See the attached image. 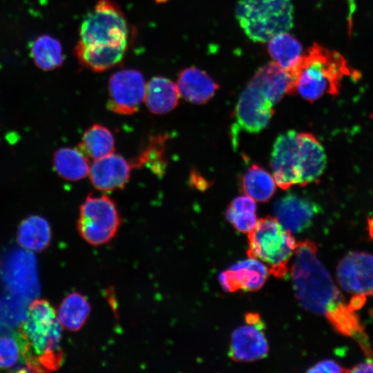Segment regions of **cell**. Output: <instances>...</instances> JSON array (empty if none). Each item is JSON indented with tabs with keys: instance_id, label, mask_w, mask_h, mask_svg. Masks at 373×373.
Returning a JSON list of instances; mask_svg holds the SVG:
<instances>
[{
	"instance_id": "6da1fadb",
	"label": "cell",
	"mask_w": 373,
	"mask_h": 373,
	"mask_svg": "<svg viewBox=\"0 0 373 373\" xmlns=\"http://www.w3.org/2000/svg\"><path fill=\"white\" fill-rule=\"evenodd\" d=\"M128 36L127 22L119 7L110 0H99L81 23L75 55L83 66L105 71L123 59Z\"/></svg>"
},
{
	"instance_id": "7a4b0ae2",
	"label": "cell",
	"mask_w": 373,
	"mask_h": 373,
	"mask_svg": "<svg viewBox=\"0 0 373 373\" xmlns=\"http://www.w3.org/2000/svg\"><path fill=\"white\" fill-rule=\"evenodd\" d=\"M17 334L26 372H50L60 367L64 358L62 327L48 300L36 299L30 303Z\"/></svg>"
},
{
	"instance_id": "3957f363",
	"label": "cell",
	"mask_w": 373,
	"mask_h": 373,
	"mask_svg": "<svg viewBox=\"0 0 373 373\" xmlns=\"http://www.w3.org/2000/svg\"><path fill=\"white\" fill-rule=\"evenodd\" d=\"M291 268L293 288L299 303L307 311L325 315L341 300L329 273L317 256L314 242H296Z\"/></svg>"
},
{
	"instance_id": "277c9868",
	"label": "cell",
	"mask_w": 373,
	"mask_h": 373,
	"mask_svg": "<svg viewBox=\"0 0 373 373\" xmlns=\"http://www.w3.org/2000/svg\"><path fill=\"white\" fill-rule=\"evenodd\" d=\"M295 91L313 102L325 93L337 95L345 77L356 75L339 52L313 44L291 72Z\"/></svg>"
},
{
	"instance_id": "5b68a950",
	"label": "cell",
	"mask_w": 373,
	"mask_h": 373,
	"mask_svg": "<svg viewBox=\"0 0 373 373\" xmlns=\"http://www.w3.org/2000/svg\"><path fill=\"white\" fill-rule=\"evenodd\" d=\"M235 13L245 35L255 42H267L294 25L291 0H240Z\"/></svg>"
},
{
	"instance_id": "8992f818",
	"label": "cell",
	"mask_w": 373,
	"mask_h": 373,
	"mask_svg": "<svg viewBox=\"0 0 373 373\" xmlns=\"http://www.w3.org/2000/svg\"><path fill=\"white\" fill-rule=\"evenodd\" d=\"M296 242L291 232L272 217L258 220L248 233L249 258L263 262L269 274L282 278L287 273V264L295 252Z\"/></svg>"
},
{
	"instance_id": "52a82bcc",
	"label": "cell",
	"mask_w": 373,
	"mask_h": 373,
	"mask_svg": "<svg viewBox=\"0 0 373 373\" xmlns=\"http://www.w3.org/2000/svg\"><path fill=\"white\" fill-rule=\"evenodd\" d=\"M121 218L115 202L106 195H88L79 208L77 230L89 245L109 242L117 233Z\"/></svg>"
},
{
	"instance_id": "ba28073f",
	"label": "cell",
	"mask_w": 373,
	"mask_h": 373,
	"mask_svg": "<svg viewBox=\"0 0 373 373\" xmlns=\"http://www.w3.org/2000/svg\"><path fill=\"white\" fill-rule=\"evenodd\" d=\"M1 278L7 290L25 302L39 294L37 260L29 250L19 249L10 253L4 260Z\"/></svg>"
},
{
	"instance_id": "9c48e42d",
	"label": "cell",
	"mask_w": 373,
	"mask_h": 373,
	"mask_svg": "<svg viewBox=\"0 0 373 373\" xmlns=\"http://www.w3.org/2000/svg\"><path fill=\"white\" fill-rule=\"evenodd\" d=\"M146 83L142 74L134 69L113 73L108 80L107 108L121 115H132L144 102Z\"/></svg>"
},
{
	"instance_id": "30bf717a",
	"label": "cell",
	"mask_w": 373,
	"mask_h": 373,
	"mask_svg": "<svg viewBox=\"0 0 373 373\" xmlns=\"http://www.w3.org/2000/svg\"><path fill=\"white\" fill-rule=\"evenodd\" d=\"M246 324L233 332L229 355L236 362H251L265 357L269 345L264 333L265 325L260 316L247 313Z\"/></svg>"
},
{
	"instance_id": "8fae6325",
	"label": "cell",
	"mask_w": 373,
	"mask_h": 373,
	"mask_svg": "<svg viewBox=\"0 0 373 373\" xmlns=\"http://www.w3.org/2000/svg\"><path fill=\"white\" fill-rule=\"evenodd\" d=\"M274 106L252 78L241 93L236 107L238 127L248 133L260 132L268 125Z\"/></svg>"
},
{
	"instance_id": "7c38bea8",
	"label": "cell",
	"mask_w": 373,
	"mask_h": 373,
	"mask_svg": "<svg viewBox=\"0 0 373 373\" xmlns=\"http://www.w3.org/2000/svg\"><path fill=\"white\" fill-rule=\"evenodd\" d=\"M298 133L289 131L279 135L273 146L271 166L276 183L287 189L300 183Z\"/></svg>"
},
{
	"instance_id": "4fadbf2b",
	"label": "cell",
	"mask_w": 373,
	"mask_h": 373,
	"mask_svg": "<svg viewBox=\"0 0 373 373\" xmlns=\"http://www.w3.org/2000/svg\"><path fill=\"white\" fill-rule=\"evenodd\" d=\"M336 278L341 287L354 294H373V254L350 251L339 261Z\"/></svg>"
},
{
	"instance_id": "5bb4252c",
	"label": "cell",
	"mask_w": 373,
	"mask_h": 373,
	"mask_svg": "<svg viewBox=\"0 0 373 373\" xmlns=\"http://www.w3.org/2000/svg\"><path fill=\"white\" fill-rule=\"evenodd\" d=\"M131 169V162L121 155L113 153L94 160L90 166L88 175L96 189L110 193L124 188L129 180Z\"/></svg>"
},
{
	"instance_id": "9a60e30c",
	"label": "cell",
	"mask_w": 373,
	"mask_h": 373,
	"mask_svg": "<svg viewBox=\"0 0 373 373\" xmlns=\"http://www.w3.org/2000/svg\"><path fill=\"white\" fill-rule=\"evenodd\" d=\"M269 274L267 266L252 258L239 261L220 273L218 280L228 292L255 291L262 288Z\"/></svg>"
},
{
	"instance_id": "2e32d148",
	"label": "cell",
	"mask_w": 373,
	"mask_h": 373,
	"mask_svg": "<svg viewBox=\"0 0 373 373\" xmlns=\"http://www.w3.org/2000/svg\"><path fill=\"white\" fill-rule=\"evenodd\" d=\"M320 207L303 197L288 194L274 205L275 218L287 231L299 233L309 227Z\"/></svg>"
},
{
	"instance_id": "e0dca14e",
	"label": "cell",
	"mask_w": 373,
	"mask_h": 373,
	"mask_svg": "<svg viewBox=\"0 0 373 373\" xmlns=\"http://www.w3.org/2000/svg\"><path fill=\"white\" fill-rule=\"evenodd\" d=\"M300 183L304 186L318 179L327 157L320 142L311 133H298Z\"/></svg>"
},
{
	"instance_id": "ac0fdd59",
	"label": "cell",
	"mask_w": 373,
	"mask_h": 373,
	"mask_svg": "<svg viewBox=\"0 0 373 373\" xmlns=\"http://www.w3.org/2000/svg\"><path fill=\"white\" fill-rule=\"evenodd\" d=\"M176 85L180 97L196 104L207 102L218 88V85L206 72L195 67L181 70Z\"/></svg>"
},
{
	"instance_id": "d6986e66",
	"label": "cell",
	"mask_w": 373,
	"mask_h": 373,
	"mask_svg": "<svg viewBox=\"0 0 373 373\" xmlns=\"http://www.w3.org/2000/svg\"><path fill=\"white\" fill-rule=\"evenodd\" d=\"M253 79L274 105L285 94L295 91L293 75L274 61L260 68Z\"/></svg>"
},
{
	"instance_id": "ffe728a7",
	"label": "cell",
	"mask_w": 373,
	"mask_h": 373,
	"mask_svg": "<svg viewBox=\"0 0 373 373\" xmlns=\"http://www.w3.org/2000/svg\"><path fill=\"white\" fill-rule=\"evenodd\" d=\"M180 97L176 84L166 77L155 76L146 83L144 102L153 114L171 112L178 106Z\"/></svg>"
},
{
	"instance_id": "44dd1931",
	"label": "cell",
	"mask_w": 373,
	"mask_h": 373,
	"mask_svg": "<svg viewBox=\"0 0 373 373\" xmlns=\"http://www.w3.org/2000/svg\"><path fill=\"white\" fill-rule=\"evenodd\" d=\"M51 237L52 231L48 222L40 216L32 215L19 224L17 240L27 250L41 251L48 247Z\"/></svg>"
},
{
	"instance_id": "7402d4cb",
	"label": "cell",
	"mask_w": 373,
	"mask_h": 373,
	"mask_svg": "<svg viewBox=\"0 0 373 373\" xmlns=\"http://www.w3.org/2000/svg\"><path fill=\"white\" fill-rule=\"evenodd\" d=\"M88 160L78 148L63 147L54 153L52 164L61 178L77 181L88 175L90 166Z\"/></svg>"
},
{
	"instance_id": "603a6c76",
	"label": "cell",
	"mask_w": 373,
	"mask_h": 373,
	"mask_svg": "<svg viewBox=\"0 0 373 373\" xmlns=\"http://www.w3.org/2000/svg\"><path fill=\"white\" fill-rule=\"evenodd\" d=\"M90 311L91 307L87 298L82 294L75 291L64 298L56 315L62 328L76 332L84 326Z\"/></svg>"
},
{
	"instance_id": "cb8c5ba5",
	"label": "cell",
	"mask_w": 373,
	"mask_h": 373,
	"mask_svg": "<svg viewBox=\"0 0 373 373\" xmlns=\"http://www.w3.org/2000/svg\"><path fill=\"white\" fill-rule=\"evenodd\" d=\"M78 149L95 160L114 153L115 139L108 128L95 124L84 132Z\"/></svg>"
},
{
	"instance_id": "d4e9b609",
	"label": "cell",
	"mask_w": 373,
	"mask_h": 373,
	"mask_svg": "<svg viewBox=\"0 0 373 373\" xmlns=\"http://www.w3.org/2000/svg\"><path fill=\"white\" fill-rule=\"evenodd\" d=\"M268 42V50L274 62L291 73L303 55L300 42L287 32L278 34Z\"/></svg>"
},
{
	"instance_id": "484cf974",
	"label": "cell",
	"mask_w": 373,
	"mask_h": 373,
	"mask_svg": "<svg viewBox=\"0 0 373 373\" xmlns=\"http://www.w3.org/2000/svg\"><path fill=\"white\" fill-rule=\"evenodd\" d=\"M30 52L35 65L44 70H52L60 67L64 62L61 43L50 35H41L31 46Z\"/></svg>"
},
{
	"instance_id": "4316f807",
	"label": "cell",
	"mask_w": 373,
	"mask_h": 373,
	"mask_svg": "<svg viewBox=\"0 0 373 373\" xmlns=\"http://www.w3.org/2000/svg\"><path fill=\"white\" fill-rule=\"evenodd\" d=\"M168 137L169 135L166 134L151 137L146 147L131 162L132 168L146 166L155 175L160 177L163 175L166 168L164 151Z\"/></svg>"
},
{
	"instance_id": "83f0119b",
	"label": "cell",
	"mask_w": 373,
	"mask_h": 373,
	"mask_svg": "<svg viewBox=\"0 0 373 373\" xmlns=\"http://www.w3.org/2000/svg\"><path fill=\"white\" fill-rule=\"evenodd\" d=\"M276 185L274 177L255 164L247 169L242 178L245 193L255 201H267L274 193Z\"/></svg>"
},
{
	"instance_id": "f1b7e54d",
	"label": "cell",
	"mask_w": 373,
	"mask_h": 373,
	"mask_svg": "<svg viewBox=\"0 0 373 373\" xmlns=\"http://www.w3.org/2000/svg\"><path fill=\"white\" fill-rule=\"evenodd\" d=\"M325 316L341 334L355 338L364 332L357 314L341 300L329 308Z\"/></svg>"
},
{
	"instance_id": "f546056e",
	"label": "cell",
	"mask_w": 373,
	"mask_h": 373,
	"mask_svg": "<svg viewBox=\"0 0 373 373\" xmlns=\"http://www.w3.org/2000/svg\"><path fill=\"white\" fill-rule=\"evenodd\" d=\"M22 361L21 344L17 333L0 336V370L16 367Z\"/></svg>"
},
{
	"instance_id": "4dcf8cb0",
	"label": "cell",
	"mask_w": 373,
	"mask_h": 373,
	"mask_svg": "<svg viewBox=\"0 0 373 373\" xmlns=\"http://www.w3.org/2000/svg\"><path fill=\"white\" fill-rule=\"evenodd\" d=\"M226 218L238 231L245 233L251 231L258 221L255 213H237L229 206L226 211Z\"/></svg>"
},
{
	"instance_id": "1f68e13d",
	"label": "cell",
	"mask_w": 373,
	"mask_h": 373,
	"mask_svg": "<svg viewBox=\"0 0 373 373\" xmlns=\"http://www.w3.org/2000/svg\"><path fill=\"white\" fill-rule=\"evenodd\" d=\"M229 207L237 213H255L256 209V201L248 195L236 198Z\"/></svg>"
},
{
	"instance_id": "d6a6232c",
	"label": "cell",
	"mask_w": 373,
	"mask_h": 373,
	"mask_svg": "<svg viewBox=\"0 0 373 373\" xmlns=\"http://www.w3.org/2000/svg\"><path fill=\"white\" fill-rule=\"evenodd\" d=\"M348 370L343 368L336 361L331 359H325L319 361L311 367L307 372H347Z\"/></svg>"
},
{
	"instance_id": "836d02e7",
	"label": "cell",
	"mask_w": 373,
	"mask_h": 373,
	"mask_svg": "<svg viewBox=\"0 0 373 373\" xmlns=\"http://www.w3.org/2000/svg\"><path fill=\"white\" fill-rule=\"evenodd\" d=\"M349 372H373V359L368 358L365 362L358 363L352 369L348 370Z\"/></svg>"
},
{
	"instance_id": "e575fe53",
	"label": "cell",
	"mask_w": 373,
	"mask_h": 373,
	"mask_svg": "<svg viewBox=\"0 0 373 373\" xmlns=\"http://www.w3.org/2000/svg\"><path fill=\"white\" fill-rule=\"evenodd\" d=\"M366 296L364 294H355L353 296L347 305L350 309L353 311L361 309L365 305Z\"/></svg>"
},
{
	"instance_id": "d590c367",
	"label": "cell",
	"mask_w": 373,
	"mask_h": 373,
	"mask_svg": "<svg viewBox=\"0 0 373 373\" xmlns=\"http://www.w3.org/2000/svg\"><path fill=\"white\" fill-rule=\"evenodd\" d=\"M367 231L370 238L373 240V217L367 220Z\"/></svg>"
},
{
	"instance_id": "8d00e7d4",
	"label": "cell",
	"mask_w": 373,
	"mask_h": 373,
	"mask_svg": "<svg viewBox=\"0 0 373 373\" xmlns=\"http://www.w3.org/2000/svg\"><path fill=\"white\" fill-rule=\"evenodd\" d=\"M156 3H166V1H168L169 0H155Z\"/></svg>"
}]
</instances>
